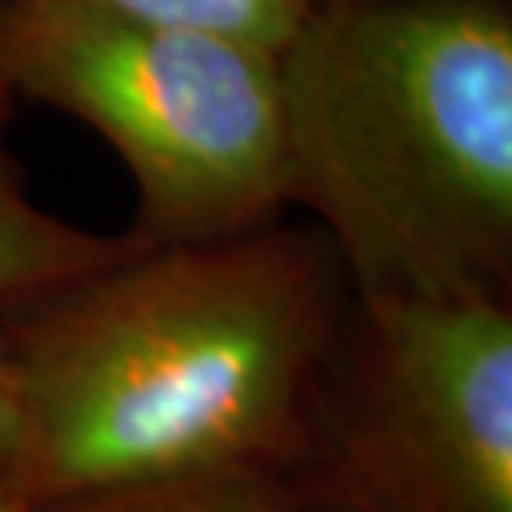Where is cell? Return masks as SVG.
<instances>
[{"instance_id":"cell-7","label":"cell","mask_w":512,"mask_h":512,"mask_svg":"<svg viewBox=\"0 0 512 512\" xmlns=\"http://www.w3.org/2000/svg\"><path fill=\"white\" fill-rule=\"evenodd\" d=\"M37 512H306L296 499L273 479H213V483H193L160 493L97 499V503H77L60 509Z\"/></svg>"},{"instance_id":"cell-3","label":"cell","mask_w":512,"mask_h":512,"mask_svg":"<svg viewBox=\"0 0 512 512\" xmlns=\"http://www.w3.org/2000/svg\"><path fill=\"white\" fill-rule=\"evenodd\" d=\"M0 90L117 150L143 243L237 237L286 210L270 50L60 0H0Z\"/></svg>"},{"instance_id":"cell-8","label":"cell","mask_w":512,"mask_h":512,"mask_svg":"<svg viewBox=\"0 0 512 512\" xmlns=\"http://www.w3.org/2000/svg\"><path fill=\"white\" fill-rule=\"evenodd\" d=\"M17 449V413H14V383H10V363L4 340H0V493L10 486V469H14Z\"/></svg>"},{"instance_id":"cell-5","label":"cell","mask_w":512,"mask_h":512,"mask_svg":"<svg viewBox=\"0 0 512 512\" xmlns=\"http://www.w3.org/2000/svg\"><path fill=\"white\" fill-rule=\"evenodd\" d=\"M14 100L0 90V316L120 260L137 237H107L54 217L24 187V173L7 147Z\"/></svg>"},{"instance_id":"cell-9","label":"cell","mask_w":512,"mask_h":512,"mask_svg":"<svg viewBox=\"0 0 512 512\" xmlns=\"http://www.w3.org/2000/svg\"><path fill=\"white\" fill-rule=\"evenodd\" d=\"M0 512H37V509H34V506H27V503H20L17 496L0 493Z\"/></svg>"},{"instance_id":"cell-4","label":"cell","mask_w":512,"mask_h":512,"mask_svg":"<svg viewBox=\"0 0 512 512\" xmlns=\"http://www.w3.org/2000/svg\"><path fill=\"white\" fill-rule=\"evenodd\" d=\"M306 512H512V310L356 296L280 483Z\"/></svg>"},{"instance_id":"cell-1","label":"cell","mask_w":512,"mask_h":512,"mask_svg":"<svg viewBox=\"0 0 512 512\" xmlns=\"http://www.w3.org/2000/svg\"><path fill=\"white\" fill-rule=\"evenodd\" d=\"M346 280L280 220L203 243H137L0 316L34 509L213 479L283 483L343 340Z\"/></svg>"},{"instance_id":"cell-6","label":"cell","mask_w":512,"mask_h":512,"mask_svg":"<svg viewBox=\"0 0 512 512\" xmlns=\"http://www.w3.org/2000/svg\"><path fill=\"white\" fill-rule=\"evenodd\" d=\"M107 10V14L150 20V24L203 30L253 44L270 54L290 44L320 0H60Z\"/></svg>"},{"instance_id":"cell-2","label":"cell","mask_w":512,"mask_h":512,"mask_svg":"<svg viewBox=\"0 0 512 512\" xmlns=\"http://www.w3.org/2000/svg\"><path fill=\"white\" fill-rule=\"evenodd\" d=\"M276 80L286 207L356 296L509 300V0H320Z\"/></svg>"}]
</instances>
